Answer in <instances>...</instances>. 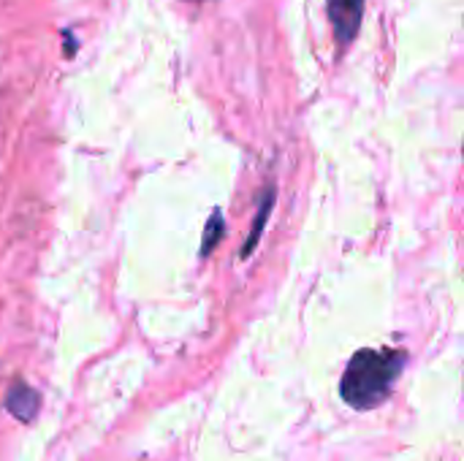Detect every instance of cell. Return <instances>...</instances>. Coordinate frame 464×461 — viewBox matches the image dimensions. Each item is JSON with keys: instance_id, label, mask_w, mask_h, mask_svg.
I'll list each match as a JSON object with an SVG mask.
<instances>
[{"instance_id": "7a4b0ae2", "label": "cell", "mask_w": 464, "mask_h": 461, "mask_svg": "<svg viewBox=\"0 0 464 461\" xmlns=\"http://www.w3.org/2000/svg\"><path fill=\"white\" fill-rule=\"evenodd\" d=\"M364 3L366 0H326V11H328V22L334 27L336 41L345 46L355 38L358 27H361V14H364Z\"/></svg>"}, {"instance_id": "277c9868", "label": "cell", "mask_w": 464, "mask_h": 461, "mask_svg": "<svg viewBox=\"0 0 464 461\" xmlns=\"http://www.w3.org/2000/svg\"><path fill=\"white\" fill-rule=\"evenodd\" d=\"M271 206H274V187H269L266 193H263V201H260V209H258V214H255V225H252V233L247 236V241H244V247H241V258H247L252 249H255V244H258V236H260V230H263V225H266V220H269V214H271Z\"/></svg>"}, {"instance_id": "6da1fadb", "label": "cell", "mask_w": 464, "mask_h": 461, "mask_svg": "<svg viewBox=\"0 0 464 461\" xmlns=\"http://www.w3.org/2000/svg\"><path fill=\"white\" fill-rule=\"evenodd\" d=\"M404 350L396 347H364L358 350L342 374L339 393L353 409H374L391 396L393 382L404 369Z\"/></svg>"}, {"instance_id": "3957f363", "label": "cell", "mask_w": 464, "mask_h": 461, "mask_svg": "<svg viewBox=\"0 0 464 461\" xmlns=\"http://www.w3.org/2000/svg\"><path fill=\"white\" fill-rule=\"evenodd\" d=\"M5 409L16 420L30 423L38 415V409H41V396L30 385H24V382H14L8 388V393H5Z\"/></svg>"}, {"instance_id": "5b68a950", "label": "cell", "mask_w": 464, "mask_h": 461, "mask_svg": "<svg viewBox=\"0 0 464 461\" xmlns=\"http://www.w3.org/2000/svg\"><path fill=\"white\" fill-rule=\"evenodd\" d=\"M223 230H225L223 214H220V209H214V212H212V220H209V225H206V230H204V244H201V255H209V252L214 249V244L220 241Z\"/></svg>"}]
</instances>
